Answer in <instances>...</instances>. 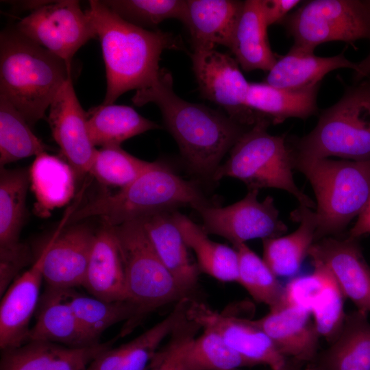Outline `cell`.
Wrapping results in <instances>:
<instances>
[{"instance_id":"9","label":"cell","mask_w":370,"mask_h":370,"mask_svg":"<svg viewBox=\"0 0 370 370\" xmlns=\"http://www.w3.org/2000/svg\"><path fill=\"white\" fill-rule=\"evenodd\" d=\"M293 38V47L313 53L330 41L370 40V0H312L281 22Z\"/></svg>"},{"instance_id":"20","label":"cell","mask_w":370,"mask_h":370,"mask_svg":"<svg viewBox=\"0 0 370 370\" xmlns=\"http://www.w3.org/2000/svg\"><path fill=\"white\" fill-rule=\"evenodd\" d=\"M82 286L103 301L127 300L125 267L114 226L103 224L96 232Z\"/></svg>"},{"instance_id":"21","label":"cell","mask_w":370,"mask_h":370,"mask_svg":"<svg viewBox=\"0 0 370 370\" xmlns=\"http://www.w3.org/2000/svg\"><path fill=\"white\" fill-rule=\"evenodd\" d=\"M67 291L46 286L40 297L36 321L29 330L27 342L61 343L70 347L100 343L81 325L67 301Z\"/></svg>"},{"instance_id":"3","label":"cell","mask_w":370,"mask_h":370,"mask_svg":"<svg viewBox=\"0 0 370 370\" xmlns=\"http://www.w3.org/2000/svg\"><path fill=\"white\" fill-rule=\"evenodd\" d=\"M71 77L64 60L21 34L14 27L0 35V97L30 126L45 116L62 86Z\"/></svg>"},{"instance_id":"47","label":"cell","mask_w":370,"mask_h":370,"mask_svg":"<svg viewBox=\"0 0 370 370\" xmlns=\"http://www.w3.org/2000/svg\"><path fill=\"white\" fill-rule=\"evenodd\" d=\"M302 365L303 364L300 362H298L291 359H288V362L286 365V366L281 370H302L301 369ZM235 370H238V369H235Z\"/></svg>"},{"instance_id":"17","label":"cell","mask_w":370,"mask_h":370,"mask_svg":"<svg viewBox=\"0 0 370 370\" xmlns=\"http://www.w3.org/2000/svg\"><path fill=\"white\" fill-rule=\"evenodd\" d=\"M29 170L0 169V264L23 268L32 260L29 247L20 242L25 217Z\"/></svg>"},{"instance_id":"27","label":"cell","mask_w":370,"mask_h":370,"mask_svg":"<svg viewBox=\"0 0 370 370\" xmlns=\"http://www.w3.org/2000/svg\"><path fill=\"white\" fill-rule=\"evenodd\" d=\"M319 85L290 90L265 82L249 83L245 105L258 119H266L273 124H280L288 118L306 119L317 112Z\"/></svg>"},{"instance_id":"40","label":"cell","mask_w":370,"mask_h":370,"mask_svg":"<svg viewBox=\"0 0 370 370\" xmlns=\"http://www.w3.org/2000/svg\"><path fill=\"white\" fill-rule=\"evenodd\" d=\"M200 328L186 313L169 335L168 343L153 356L149 370H187L184 359L185 349Z\"/></svg>"},{"instance_id":"35","label":"cell","mask_w":370,"mask_h":370,"mask_svg":"<svg viewBox=\"0 0 370 370\" xmlns=\"http://www.w3.org/2000/svg\"><path fill=\"white\" fill-rule=\"evenodd\" d=\"M156 163L140 160L120 146H107L97 149L89 173L103 185L123 188Z\"/></svg>"},{"instance_id":"22","label":"cell","mask_w":370,"mask_h":370,"mask_svg":"<svg viewBox=\"0 0 370 370\" xmlns=\"http://www.w3.org/2000/svg\"><path fill=\"white\" fill-rule=\"evenodd\" d=\"M244 1L187 0L184 24L189 30L193 50L230 48Z\"/></svg>"},{"instance_id":"24","label":"cell","mask_w":370,"mask_h":370,"mask_svg":"<svg viewBox=\"0 0 370 370\" xmlns=\"http://www.w3.org/2000/svg\"><path fill=\"white\" fill-rule=\"evenodd\" d=\"M172 212L155 213L138 220L161 261L190 293L197 284L199 270L189 257L188 247L173 220Z\"/></svg>"},{"instance_id":"43","label":"cell","mask_w":370,"mask_h":370,"mask_svg":"<svg viewBox=\"0 0 370 370\" xmlns=\"http://www.w3.org/2000/svg\"><path fill=\"white\" fill-rule=\"evenodd\" d=\"M133 345L130 341L121 346L110 348L99 354L85 370H115Z\"/></svg>"},{"instance_id":"29","label":"cell","mask_w":370,"mask_h":370,"mask_svg":"<svg viewBox=\"0 0 370 370\" xmlns=\"http://www.w3.org/2000/svg\"><path fill=\"white\" fill-rule=\"evenodd\" d=\"M187 247L191 249L201 271L221 282L238 281V256L234 248L212 241L202 227L178 210L171 212Z\"/></svg>"},{"instance_id":"38","label":"cell","mask_w":370,"mask_h":370,"mask_svg":"<svg viewBox=\"0 0 370 370\" xmlns=\"http://www.w3.org/2000/svg\"><path fill=\"white\" fill-rule=\"evenodd\" d=\"M125 21L145 28L153 27L169 18L183 23L186 1L184 0H108L102 1Z\"/></svg>"},{"instance_id":"33","label":"cell","mask_w":370,"mask_h":370,"mask_svg":"<svg viewBox=\"0 0 370 370\" xmlns=\"http://www.w3.org/2000/svg\"><path fill=\"white\" fill-rule=\"evenodd\" d=\"M238 256V281L254 300L266 304L270 310L281 306L285 286L278 280L263 258L246 243L234 246Z\"/></svg>"},{"instance_id":"18","label":"cell","mask_w":370,"mask_h":370,"mask_svg":"<svg viewBox=\"0 0 370 370\" xmlns=\"http://www.w3.org/2000/svg\"><path fill=\"white\" fill-rule=\"evenodd\" d=\"M44 247L32 266L15 280L3 295L0 305L1 350L27 343L30 319L40 299L43 280Z\"/></svg>"},{"instance_id":"34","label":"cell","mask_w":370,"mask_h":370,"mask_svg":"<svg viewBox=\"0 0 370 370\" xmlns=\"http://www.w3.org/2000/svg\"><path fill=\"white\" fill-rule=\"evenodd\" d=\"M66 299L83 328L99 341L102 333L110 326L131 320L135 308L127 300L108 302L75 293L66 292Z\"/></svg>"},{"instance_id":"25","label":"cell","mask_w":370,"mask_h":370,"mask_svg":"<svg viewBox=\"0 0 370 370\" xmlns=\"http://www.w3.org/2000/svg\"><path fill=\"white\" fill-rule=\"evenodd\" d=\"M358 71V63L347 60L343 53L332 57H319L291 47L277 60L264 82L280 88L300 90L319 84L324 76L338 69Z\"/></svg>"},{"instance_id":"11","label":"cell","mask_w":370,"mask_h":370,"mask_svg":"<svg viewBox=\"0 0 370 370\" xmlns=\"http://www.w3.org/2000/svg\"><path fill=\"white\" fill-rule=\"evenodd\" d=\"M258 190H249L240 201L225 207L204 205L195 210L204 231L228 240L233 246L256 238L278 237L287 231L273 197L258 199Z\"/></svg>"},{"instance_id":"42","label":"cell","mask_w":370,"mask_h":370,"mask_svg":"<svg viewBox=\"0 0 370 370\" xmlns=\"http://www.w3.org/2000/svg\"><path fill=\"white\" fill-rule=\"evenodd\" d=\"M115 341L79 347L56 345L49 370H85L99 354L112 348Z\"/></svg>"},{"instance_id":"30","label":"cell","mask_w":370,"mask_h":370,"mask_svg":"<svg viewBox=\"0 0 370 370\" xmlns=\"http://www.w3.org/2000/svg\"><path fill=\"white\" fill-rule=\"evenodd\" d=\"M88 129L95 146H120L123 141L149 130L160 129L134 108L125 105L101 104L86 112Z\"/></svg>"},{"instance_id":"39","label":"cell","mask_w":370,"mask_h":370,"mask_svg":"<svg viewBox=\"0 0 370 370\" xmlns=\"http://www.w3.org/2000/svg\"><path fill=\"white\" fill-rule=\"evenodd\" d=\"M344 298L330 275L311 308L310 313L320 336L330 343L337 337L344 323Z\"/></svg>"},{"instance_id":"28","label":"cell","mask_w":370,"mask_h":370,"mask_svg":"<svg viewBox=\"0 0 370 370\" xmlns=\"http://www.w3.org/2000/svg\"><path fill=\"white\" fill-rule=\"evenodd\" d=\"M291 219L299 223L295 231L262 240L263 260L278 278L297 273L315 241L314 211L299 206L291 213Z\"/></svg>"},{"instance_id":"13","label":"cell","mask_w":370,"mask_h":370,"mask_svg":"<svg viewBox=\"0 0 370 370\" xmlns=\"http://www.w3.org/2000/svg\"><path fill=\"white\" fill-rule=\"evenodd\" d=\"M191 60L201 95L225 109L238 123L253 126L258 116L245 105L249 83L236 59L210 49L194 50Z\"/></svg>"},{"instance_id":"16","label":"cell","mask_w":370,"mask_h":370,"mask_svg":"<svg viewBox=\"0 0 370 370\" xmlns=\"http://www.w3.org/2000/svg\"><path fill=\"white\" fill-rule=\"evenodd\" d=\"M49 108L47 121L52 136L76 177H81L89 173L97 149L89 135L86 112L77 99L71 77Z\"/></svg>"},{"instance_id":"26","label":"cell","mask_w":370,"mask_h":370,"mask_svg":"<svg viewBox=\"0 0 370 370\" xmlns=\"http://www.w3.org/2000/svg\"><path fill=\"white\" fill-rule=\"evenodd\" d=\"M264 0H247L238 21L230 49L245 71H269L277 61L267 35Z\"/></svg>"},{"instance_id":"4","label":"cell","mask_w":370,"mask_h":370,"mask_svg":"<svg viewBox=\"0 0 370 370\" xmlns=\"http://www.w3.org/2000/svg\"><path fill=\"white\" fill-rule=\"evenodd\" d=\"M209 204H212L196 182L183 179L164 162L156 161L152 168L117 193L103 194L75 208L66 225L99 217L103 224L117 226L180 207L195 209Z\"/></svg>"},{"instance_id":"31","label":"cell","mask_w":370,"mask_h":370,"mask_svg":"<svg viewBox=\"0 0 370 370\" xmlns=\"http://www.w3.org/2000/svg\"><path fill=\"white\" fill-rule=\"evenodd\" d=\"M29 173L40 214L65 205L74 194L76 175L72 167L47 151L36 156Z\"/></svg>"},{"instance_id":"1","label":"cell","mask_w":370,"mask_h":370,"mask_svg":"<svg viewBox=\"0 0 370 370\" xmlns=\"http://www.w3.org/2000/svg\"><path fill=\"white\" fill-rule=\"evenodd\" d=\"M132 100L138 106H158L188 169L206 180L213 181L224 156L249 129L221 112L180 98L165 69L151 86L136 90Z\"/></svg>"},{"instance_id":"12","label":"cell","mask_w":370,"mask_h":370,"mask_svg":"<svg viewBox=\"0 0 370 370\" xmlns=\"http://www.w3.org/2000/svg\"><path fill=\"white\" fill-rule=\"evenodd\" d=\"M186 317L202 329L216 332L249 367L268 365L281 370L288 359L282 356L255 320L212 309L205 303L190 299Z\"/></svg>"},{"instance_id":"46","label":"cell","mask_w":370,"mask_h":370,"mask_svg":"<svg viewBox=\"0 0 370 370\" xmlns=\"http://www.w3.org/2000/svg\"><path fill=\"white\" fill-rule=\"evenodd\" d=\"M358 71L355 73L356 79L370 76V53L363 60L358 63Z\"/></svg>"},{"instance_id":"6","label":"cell","mask_w":370,"mask_h":370,"mask_svg":"<svg viewBox=\"0 0 370 370\" xmlns=\"http://www.w3.org/2000/svg\"><path fill=\"white\" fill-rule=\"evenodd\" d=\"M114 229L124 263L127 300L135 308L134 316L119 334L123 337L150 313L190 297L160 259L140 220Z\"/></svg>"},{"instance_id":"10","label":"cell","mask_w":370,"mask_h":370,"mask_svg":"<svg viewBox=\"0 0 370 370\" xmlns=\"http://www.w3.org/2000/svg\"><path fill=\"white\" fill-rule=\"evenodd\" d=\"M14 27L64 60L70 68L78 49L97 37L90 18L75 0L46 1L20 19Z\"/></svg>"},{"instance_id":"36","label":"cell","mask_w":370,"mask_h":370,"mask_svg":"<svg viewBox=\"0 0 370 370\" xmlns=\"http://www.w3.org/2000/svg\"><path fill=\"white\" fill-rule=\"evenodd\" d=\"M185 349L184 359L187 370H235L249 367L214 331L203 329Z\"/></svg>"},{"instance_id":"41","label":"cell","mask_w":370,"mask_h":370,"mask_svg":"<svg viewBox=\"0 0 370 370\" xmlns=\"http://www.w3.org/2000/svg\"><path fill=\"white\" fill-rule=\"evenodd\" d=\"M56 345L30 341L19 347L1 350L0 370H49Z\"/></svg>"},{"instance_id":"23","label":"cell","mask_w":370,"mask_h":370,"mask_svg":"<svg viewBox=\"0 0 370 370\" xmlns=\"http://www.w3.org/2000/svg\"><path fill=\"white\" fill-rule=\"evenodd\" d=\"M368 313H346L337 337L319 352L305 370H370V322Z\"/></svg>"},{"instance_id":"19","label":"cell","mask_w":370,"mask_h":370,"mask_svg":"<svg viewBox=\"0 0 370 370\" xmlns=\"http://www.w3.org/2000/svg\"><path fill=\"white\" fill-rule=\"evenodd\" d=\"M255 321L288 359L308 365L319 352L321 336L311 313L304 309L283 304Z\"/></svg>"},{"instance_id":"5","label":"cell","mask_w":370,"mask_h":370,"mask_svg":"<svg viewBox=\"0 0 370 370\" xmlns=\"http://www.w3.org/2000/svg\"><path fill=\"white\" fill-rule=\"evenodd\" d=\"M293 158L315 195V241L337 236L370 201V159Z\"/></svg>"},{"instance_id":"32","label":"cell","mask_w":370,"mask_h":370,"mask_svg":"<svg viewBox=\"0 0 370 370\" xmlns=\"http://www.w3.org/2000/svg\"><path fill=\"white\" fill-rule=\"evenodd\" d=\"M47 149L18 110L0 97V166L37 156Z\"/></svg>"},{"instance_id":"7","label":"cell","mask_w":370,"mask_h":370,"mask_svg":"<svg viewBox=\"0 0 370 370\" xmlns=\"http://www.w3.org/2000/svg\"><path fill=\"white\" fill-rule=\"evenodd\" d=\"M270 122L260 118L237 140L229 158L217 170L213 181L233 177L245 184L249 190L274 188L287 191L299 206L315 208L314 202L296 185L293 169V151L285 135L267 132Z\"/></svg>"},{"instance_id":"15","label":"cell","mask_w":370,"mask_h":370,"mask_svg":"<svg viewBox=\"0 0 370 370\" xmlns=\"http://www.w3.org/2000/svg\"><path fill=\"white\" fill-rule=\"evenodd\" d=\"M308 256L313 264L321 266L330 273L357 310L370 312V267L357 238L323 237L312 244Z\"/></svg>"},{"instance_id":"44","label":"cell","mask_w":370,"mask_h":370,"mask_svg":"<svg viewBox=\"0 0 370 370\" xmlns=\"http://www.w3.org/2000/svg\"><path fill=\"white\" fill-rule=\"evenodd\" d=\"M299 0H264L265 21L268 26L282 22Z\"/></svg>"},{"instance_id":"2","label":"cell","mask_w":370,"mask_h":370,"mask_svg":"<svg viewBox=\"0 0 370 370\" xmlns=\"http://www.w3.org/2000/svg\"><path fill=\"white\" fill-rule=\"evenodd\" d=\"M99 38L106 73L103 104H112L123 93L151 86L159 77L165 49L183 50L179 37L133 25L102 1L91 0L85 11Z\"/></svg>"},{"instance_id":"37","label":"cell","mask_w":370,"mask_h":370,"mask_svg":"<svg viewBox=\"0 0 370 370\" xmlns=\"http://www.w3.org/2000/svg\"><path fill=\"white\" fill-rule=\"evenodd\" d=\"M189 301V297L180 300L164 319L134 338L131 349L115 370H146L162 341L186 315Z\"/></svg>"},{"instance_id":"45","label":"cell","mask_w":370,"mask_h":370,"mask_svg":"<svg viewBox=\"0 0 370 370\" xmlns=\"http://www.w3.org/2000/svg\"><path fill=\"white\" fill-rule=\"evenodd\" d=\"M370 233V201L365 210L360 214L356 223L349 232L348 236L358 238L362 235Z\"/></svg>"},{"instance_id":"14","label":"cell","mask_w":370,"mask_h":370,"mask_svg":"<svg viewBox=\"0 0 370 370\" xmlns=\"http://www.w3.org/2000/svg\"><path fill=\"white\" fill-rule=\"evenodd\" d=\"M74 210L69 209L45 246L43 280L52 288L70 290L84 282L96 232L84 223L66 225Z\"/></svg>"},{"instance_id":"8","label":"cell","mask_w":370,"mask_h":370,"mask_svg":"<svg viewBox=\"0 0 370 370\" xmlns=\"http://www.w3.org/2000/svg\"><path fill=\"white\" fill-rule=\"evenodd\" d=\"M291 148L294 156L302 158L370 159V81L347 90Z\"/></svg>"}]
</instances>
